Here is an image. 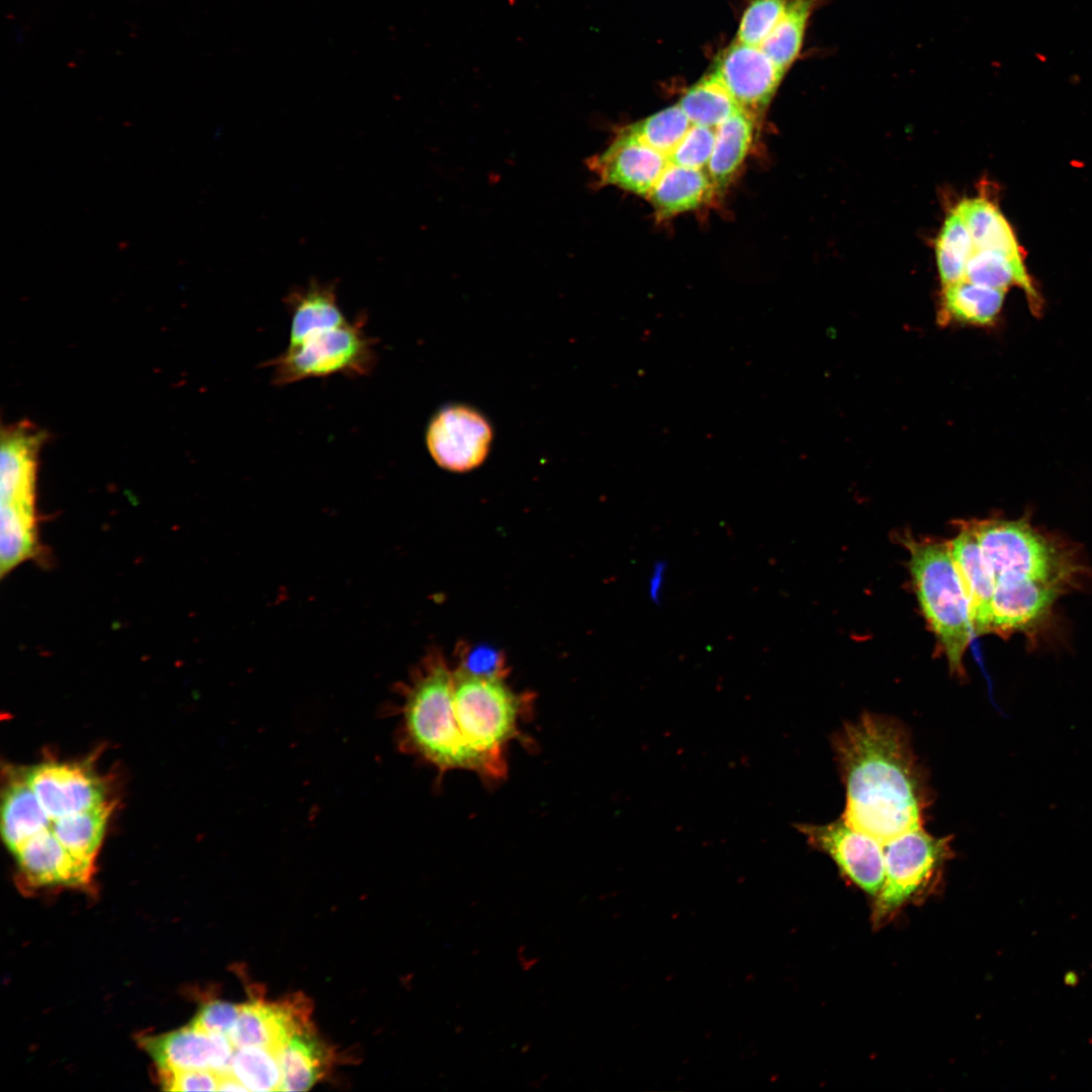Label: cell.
<instances>
[{"label":"cell","mask_w":1092,"mask_h":1092,"mask_svg":"<svg viewBox=\"0 0 1092 1092\" xmlns=\"http://www.w3.org/2000/svg\"><path fill=\"white\" fill-rule=\"evenodd\" d=\"M845 788L842 818L883 844L923 827L932 798L911 736L898 720L863 713L832 738Z\"/></svg>","instance_id":"1"},{"label":"cell","mask_w":1092,"mask_h":1092,"mask_svg":"<svg viewBox=\"0 0 1092 1092\" xmlns=\"http://www.w3.org/2000/svg\"><path fill=\"white\" fill-rule=\"evenodd\" d=\"M454 670L438 652H431L396 689L399 749L441 772L473 771V762L457 733L452 699Z\"/></svg>","instance_id":"2"},{"label":"cell","mask_w":1092,"mask_h":1092,"mask_svg":"<svg viewBox=\"0 0 1092 1092\" xmlns=\"http://www.w3.org/2000/svg\"><path fill=\"white\" fill-rule=\"evenodd\" d=\"M529 705V696L515 693L504 675L475 674L460 665L454 670L453 720L479 777L506 776V750Z\"/></svg>","instance_id":"3"},{"label":"cell","mask_w":1092,"mask_h":1092,"mask_svg":"<svg viewBox=\"0 0 1092 1092\" xmlns=\"http://www.w3.org/2000/svg\"><path fill=\"white\" fill-rule=\"evenodd\" d=\"M923 616L944 654L949 672L965 678L964 656L973 631L969 603L947 542L912 537L902 540Z\"/></svg>","instance_id":"4"},{"label":"cell","mask_w":1092,"mask_h":1092,"mask_svg":"<svg viewBox=\"0 0 1092 1092\" xmlns=\"http://www.w3.org/2000/svg\"><path fill=\"white\" fill-rule=\"evenodd\" d=\"M973 524L995 583L1033 580L1065 593L1084 573L1074 550L1037 531L1026 519L973 520Z\"/></svg>","instance_id":"5"},{"label":"cell","mask_w":1092,"mask_h":1092,"mask_svg":"<svg viewBox=\"0 0 1092 1092\" xmlns=\"http://www.w3.org/2000/svg\"><path fill=\"white\" fill-rule=\"evenodd\" d=\"M376 341L364 331V320L314 331L266 365L275 385L334 374L363 376L376 364Z\"/></svg>","instance_id":"6"},{"label":"cell","mask_w":1092,"mask_h":1092,"mask_svg":"<svg viewBox=\"0 0 1092 1092\" xmlns=\"http://www.w3.org/2000/svg\"><path fill=\"white\" fill-rule=\"evenodd\" d=\"M952 835L937 837L917 828L884 844L885 878L875 898L874 922L890 918L937 882L952 856Z\"/></svg>","instance_id":"7"},{"label":"cell","mask_w":1092,"mask_h":1092,"mask_svg":"<svg viewBox=\"0 0 1092 1092\" xmlns=\"http://www.w3.org/2000/svg\"><path fill=\"white\" fill-rule=\"evenodd\" d=\"M808 844L830 856L851 883L876 898L885 878L884 844L842 817L826 824L796 823Z\"/></svg>","instance_id":"8"},{"label":"cell","mask_w":1092,"mask_h":1092,"mask_svg":"<svg viewBox=\"0 0 1092 1092\" xmlns=\"http://www.w3.org/2000/svg\"><path fill=\"white\" fill-rule=\"evenodd\" d=\"M492 441L487 420L474 408L455 404L438 412L431 420L426 442L429 453L442 468L464 472L479 466Z\"/></svg>","instance_id":"9"},{"label":"cell","mask_w":1092,"mask_h":1092,"mask_svg":"<svg viewBox=\"0 0 1092 1092\" xmlns=\"http://www.w3.org/2000/svg\"><path fill=\"white\" fill-rule=\"evenodd\" d=\"M586 164L597 178V185L616 186L647 198L668 159L627 125L618 129L609 146Z\"/></svg>","instance_id":"10"},{"label":"cell","mask_w":1092,"mask_h":1092,"mask_svg":"<svg viewBox=\"0 0 1092 1092\" xmlns=\"http://www.w3.org/2000/svg\"><path fill=\"white\" fill-rule=\"evenodd\" d=\"M24 778L52 821L107 803L101 780L81 764L44 762Z\"/></svg>","instance_id":"11"},{"label":"cell","mask_w":1092,"mask_h":1092,"mask_svg":"<svg viewBox=\"0 0 1092 1092\" xmlns=\"http://www.w3.org/2000/svg\"><path fill=\"white\" fill-rule=\"evenodd\" d=\"M310 1003L294 994L276 1002L243 1005L229 1036L235 1048L263 1046L279 1053L291 1037L311 1026Z\"/></svg>","instance_id":"12"},{"label":"cell","mask_w":1092,"mask_h":1092,"mask_svg":"<svg viewBox=\"0 0 1092 1092\" xmlns=\"http://www.w3.org/2000/svg\"><path fill=\"white\" fill-rule=\"evenodd\" d=\"M713 73L754 117L766 108L785 75L759 47L737 40L717 59Z\"/></svg>","instance_id":"13"},{"label":"cell","mask_w":1092,"mask_h":1092,"mask_svg":"<svg viewBox=\"0 0 1092 1092\" xmlns=\"http://www.w3.org/2000/svg\"><path fill=\"white\" fill-rule=\"evenodd\" d=\"M141 1044L162 1071L228 1072L236 1051L229 1035L208 1033L191 1024L165 1034L145 1036Z\"/></svg>","instance_id":"14"},{"label":"cell","mask_w":1092,"mask_h":1092,"mask_svg":"<svg viewBox=\"0 0 1092 1092\" xmlns=\"http://www.w3.org/2000/svg\"><path fill=\"white\" fill-rule=\"evenodd\" d=\"M42 440L41 432L25 422L3 431L0 466L2 508L36 514L37 455Z\"/></svg>","instance_id":"15"},{"label":"cell","mask_w":1092,"mask_h":1092,"mask_svg":"<svg viewBox=\"0 0 1092 1092\" xmlns=\"http://www.w3.org/2000/svg\"><path fill=\"white\" fill-rule=\"evenodd\" d=\"M31 886H82L90 881L94 863L74 856L47 827L14 852Z\"/></svg>","instance_id":"16"},{"label":"cell","mask_w":1092,"mask_h":1092,"mask_svg":"<svg viewBox=\"0 0 1092 1092\" xmlns=\"http://www.w3.org/2000/svg\"><path fill=\"white\" fill-rule=\"evenodd\" d=\"M1059 588L1033 580L995 583L991 601V633L1029 632L1051 614Z\"/></svg>","instance_id":"17"},{"label":"cell","mask_w":1092,"mask_h":1092,"mask_svg":"<svg viewBox=\"0 0 1092 1092\" xmlns=\"http://www.w3.org/2000/svg\"><path fill=\"white\" fill-rule=\"evenodd\" d=\"M947 545L969 603L973 634L991 633L995 580L982 556L973 521H962Z\"/></svg>","instance_id":"18"},{"label":"cell","mask_w":1092,"mask_h":1092,"mask_svg":"<svg viewBox=\"0 0 1092 1092\" xmlns=\"http://www.w3.org/2000/svg\"><path fill=\"white\" fill-rule=\"evenodd\" d=\"M715 191L707 171L668 163L647 198L656 217L665 219L700 207Z\"/></svg>","instance_id":"19"},{"label":"cell","mask_w":1092,"mask_h":1092,"mask_svg":"<svg viewBox=\"0 0 1092 1092\" xmlns=\"http://www.w3.org/2000/svg\"><path fill=\"white\" fill-rule=\"evenodd\" d=\"M291 316L289 344L308 334L348 322L337 298L336 284L312 279L305 287L291 290L284 298Z\"/></svg>","instance_id":"20"},{"label":"cell","mask_w":1092,"mask_h":1092,"mask_svg":"<svg viewBox=\"0 0 1092 1092\" xmlns=\"http://www.w3.org/2000/svg\"><path fill=\"white\" fill-rule=\"evenodd\" d=\"M1005 291L966 278L943 286L939 324L988 326L1001 311Z\"/></svg>","instance_id":"21"},{"label":"cell","mask_w":1092,"mask_h":1092,"mask_svg":"<svg viewBox=\"0 0 1092 1092\" xmlns=\"http://www.w3.org/2000/svg\"><path fill=\"white\" fill-rule=\"evenodd\" d=\"M282 1083L280 1091H305L325 1076L332 1062L331 1051L315 1035L313 1027L294 1034L278 1053Z\"/></svg>","instance_id":"22"},{"label":"cell","mask_w":1092,"mask_h":1092,"mask_svg":"<svg viewBox=\"0 0 1092 1092\" xmlns=\"http://www.w3.org/2000/svg\"><path fill=\"white\" fill-rule=\"evenodd\" d=\"M954 209L965 221L975 250L995 251L1023 262L1022 251L1011 225L995 203L983 197L966 198Z\"/></svg>","instance_id":"23"},{"label":"cell","mask_w":1092,"mask_h":1092,"mask_svg":"<svg viewBox=\"0 0 1092 1092\" xmlns=\"http://www.w3.org/2000/svg\"><path fill=\"white\" fill-rule=\"evenodd\" d=\"M754 116L741 109L716 127L715 144L707 172L719 191L742 165L752 144Z\"/></svg>","instance_id":"24"},{"label":"cell","mask_w":1092,"mask_h":1092,"mask_svg":"<svg viewBox=\"0 0 1092 1092\" xmlns=\"http://www.w3.org/2000/svg\"><path fill=\"white\" fill-rule=\"evenodd\" d=\"M1 816L2 836L12 852L28 838L52 826V820L24 777L14 780L7 787Z\"/></svg>","instance_id":"25"},{"label":"cell","mask_w":1092,"mask_h":1092,"mask_svg":"<svg viewBox=\"0 0 1092 1092\" xmlns=\"http://www.w3.org/2000/svg\"><path fill=\"white\" fill-rule=\"evenodd\" d=\"M965 278L1002 290L1016 285L1024 291L1032 312L1037 315L1041 312L1042 299L1023 262L1012 260L999 252L975 250L967 264Z\"/></svg>","instance_id":"26"},{"label":"cell","mask_w":1092,"mask_h":1092,"mask_svg":"<svg viewBox=\"0 0 1092 1092\" xmlns=\"http://www.w3.org/2000/svg\"><path fill=\"white\" fill-rule=\"evenodd\" d=\"M112 804L67 815L52 821L51 830L74 856L94 863L102 843Z\"/></svg>","instance_id":"27"},{"label":"cell","mask_w":1092,"mask_h":1092,"mask_svg":"<svg viewBox=\"0 0 1092 1092\" xmlns=\"http://www.w3.org/2000/svg\"><path fill=\"white\" fill-rule=\"evenodd\" d=\"M678 105L693 124L712 128L742 109L713 72L689 88Z\"/></svg>","instance_id":"28"},{"label":"cell","mask_w":1092,"mask_h":1092,"mask_svg":"<svg viewBox=\"0 0 1092 1092\" xmlns=\"http://www.w3.org/2000/svg\"><path fill=\"white\" fill-rule=\"evenodd\" d=\"M813 7L814 0H789L781 19L759 47L785 73L800 54Z\"/></svg>","instance_id":"29"},{"label":"cell","mask_w":1092,"mask_h":1092,"mask_svg":"<svg viewBox=\"0 0 1092 1092\" xmlns=\"http://www.w3.org/2000/svg\"><path fill=\"white\" fill-rule=\"evenodd\" d=\"M975 252L970 232L953 209L945 217L935 242V256L942 286L965 278L967 264Z\"/></svg>","instance_id":"30"},{"label":"cell","mask_w":1092,"mask_h":1092,"mask_svg":"<svg viewBox=\"0 0 1092 1092\" xmlns=\"http://www.w3.org/2000/svg\"><path fill=\"white\" fill-rule=\"evenodd\" d=\"M230 1071L249 1091H280L282 1072L279 1056L271 1049L237 1048Z\"/></svg>","instance_id":"31"},{"label":"cell","mask_w":1092,"mask_h":1092,"mask_svg":"<svg viewBox=\"0 0 1092 1092\" xmlns=\"http://www.w3.org/2000/svg\"><path fill=\"white\" fill-rule=\"evenodd\" d=\"M691 125L692 122L676 104L628 126L644 143L668 159Z\"/></svg>","instance_id":"32"},{"label":"cell","mask_w":1092,"mask_h":1092,"mask_svg":"<svg viewBox=\"0 0 1092 1092\" xmlns=\"http://www.w3.org/2000/svg\"><path fill=\"white\" fill-rule=\"evenodd\" d=\"M789 0H752L743 13L737 41L760 47L781 19Z\"/></svg>","instance_id":"33"},{"label":"cell","mask_w":1092,"mask_h":1092,"mask_svg":"<svg viewBox=\"0 0 1092 1092\" xmlns=\"http://www.w3.org/2000/svg\"><path fill=\"white\" fill-rule=\"evenodd\" d=\"M716 128L693 124L668 157V163L703 169L707 167L715 144Z\"/></svg>","instance_id":"34"},{"label":"cell","mask_w":1092,"mask_h":1092,"mask_svg":"<svg viewBox=\"0 0 1092 1092\" xmlns=\"http://www.w3.org/2000/svg\"><path fill=\"white\" fill-rule=\"evenodd\" d=\"M242 1008L243 1005L210 1001L202 1005L190 1024L208 1033L229 1035Z\"/></svg>","instance_id":"35"},{"label":"cell","mask_w":1092,"mask_h":1092,"mask_svg":"<svg viewBox=\"0 0 1092 1092\" xmlns=\"http://www.w3.org/2000/svg\"><path fill=\"white\" fill-rule=\"evenodd\" d=\"M219 1074L212 1070H159L161 1083L170 1091H215L218 1088Z\"/></svg>","instance_id":"36"},{"label":"cell","mask_w":1092,"mask_h":1092,"mask_svg":"<svg viewBox=\"0 0 1092 1092\" xmlns=\"http://www.w3.org/2000/svg\"><path fill=\"white\" fill-rule=\"evenodd\" d=\"M460 663L461 667L475 674L504 676L507 674L502 654L489 647L469 649L462 655Z\"/></svg>","instance_id":"37"},{"label":"cell","mask_w":1092,"mask_h":1092,"mask_svg":"<svg viewBox=\"0 0 1092 1092\" xmlns=\"http://www.w3.org/2000/svg\"><path fill=\"white\" fill-rule=\"evenodd\" d=\"M667 563L665 560H656L651 567L648 577L647 595L653 605H660L664 587Z\"/></svg>","instance_id":"38"},{"label":"cell","mask_w":1092,"mask_h":1092,"mask_svg":"<svg viewBox=\"0 0 1092 1092\" xmlns=\"http://www.w3.org/2000/svg\"><path fill=\"white\" fill-rule=\"evenodd\" d=\"M219 1091H249L248 1088L231 1072L219 1074Z\"/></svg>","instance_id":"39"},{"label":"cell","mask_w":1092,"mask_h":1092,"mask_svg":"<svg viewBox=\"0 0 1092 1092\" xmlns=\"http://www.w3.org/2000/svg\"><path fill=\"white\" fill-rule=\"evenodd\" d=\"M1063 979H1064V983L1066 985H1068V986H1071V987L1077 986L1078 983H1079V980H1080L1078 974L1076 972H1074V971L1066 972Z\"/></svg>","instance_id":"40"}]
</instances>
